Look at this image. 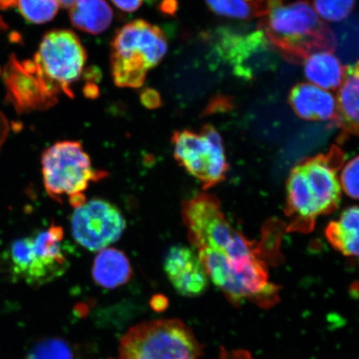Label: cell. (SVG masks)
Listing matches in <instances>:
<instances>
[{"mask_svg": "<svg viewBox=\"0 0 359 359\" xmlns=\"http://www.w3.org/2000/svg\"><path fill=\"white\" fill-rule=\"evenodd\" d=\"M358 65L347 67L346 75L337 98V118L344 136L358 133L359 79Z\"/></svg>", "mask_w": 359, "mask_h": 359, "instance_id": "obj_16", "label": "cell"}, {"mask_svg": "<svg viewBox=\"0 0 359 359\" xmlns=\"http://www.w3.org/2000/svg\"><path fill=\"white\" fill-rule=\"evenodd\" d=\"M358 157L352 159L345 165L341 174L340 185L344 191L351 198L358 199Z\"/></svg>", "mask_w": 359, "mask_h": 359, "instance_id": "obj_24", "label": "cell"}, {"mask_svg": "<svg viewBox=\"0 0 359 359\" xmlns=\"http://www.w3.org/2000/svg\"><path fill=\"white\" fill-rule=\"evenodd\" d=\"M290 104L300 118L312 121L336 120L337 103L327 90L302 83L292 88Z\"/></svg>", "mask_w": 359, "mask_h": 359, "instance_id": "obj_14", "label": "cell"}, {"mask_svg": "<svg viewBox=\"0 0 359 359\" xmlns=\"http://www.w3.org/2000/svg\"><path fill=\"white\" fill-rule=\"evenodd\" d=\"M177 7V0H164L161 4V11L164 13H173Z\"/></svg>", "mask_w": 359, "mask_h": 359, "instance_id": "obj_29", "label": "cell"}, {"mask_svg": "<svg viewBox=\"0 0 359 359\" xmlns=\"http://www.w3.org/2000/svg\"><path fill=\"white\" fill-rule=\"evenodd\" d=\"M168 39L158 27L144 20L129 22L111 43V73L116 86L140 88L147 71L163 60Z\"/></svg>", "mask_w": 359, "mask_h": 359, "instance_id": "obj_2", "label": "cell"}, {"mask_svg": "<svg viewBox=\"0 0 359 359\" xmlns=\"http://www.w3.org/2000/svg\"><path fill=\"white\" fill-rule=\"evenodd\" d=\"M219 359H254L250 353L245 350H234V351H228V350L222 348Z\"/></svg>", "mask_w": 359, "mask_h": 359, "instance_id": "obj_27", "label": "cell"}, {"mask_svg": "<svg viewBox=\"0 0 359 359\" xmlns=\"http://www.w3.org/2000/svg\"><path fill=\"white\" fill-rule=\"evenodd\" d=\"M16 6L26 20L37 25L51 21L60 8L57 0H16Z\"/></svg>", "mask_w": 359, "mask_h": 359, "instance_id": "obj_21", "label": "cell"}, {"mask_svg": "<svg viewBox=\"0 0 359 359\" xmlns=\"http://www.w3.org/2000/svg\"><path fill=\"white\" fill-rule=\"evenodd\" d=\"M7 84L8 98L20 114L46 110L57 102V94L34 74L29 61L20 66L13 60Z\"/></svg>", "mask_w": 359, "mask_h": 359, "instance_id": "obj_11", "label": "cell"}, {"mask_svg": "<svg viewBox=\"0 0 359 359\" xmlns=\"http://www.w3.org/2000/svg\"><path fill=\"white\" fill-rule=\"evenodd\" d=\"M86 60V50L77 35L71 30H53L44 35L31 65L51 91L73 97L70 86L80 78Z\"/></svg>", "mask_w": 359, "mask_h": 359, "instance_id": "obj_6", "label": "cell"}, {"mask_svg": "<svg viewBox=\"0 0 359 359\" xmlns=\"http://www.w3.org/2000/svg\"><path fill=\"white\" fill-rule=\"evenodd\" d=\"M344 160L343 152L334 147L327 154L318 155L299 163L316 201L318 215L330 214L338 208L342 187L337 172Z\"/></svg>", "mask_w": 359, "mask_h": 359, "instance_id": "obj_10", "label": "cell"}, {"mask_svg": "<svg viewBox=\"0 0 359 359\" xmlns=\"http://www.w3.org/2000/svg\"><path fill=\"white\" fill-rule=\"evenodd\" d=\"M8 133V121L0 111V148L2 147L4 142H6Z\"/></svg>", "mask_w": 359, "mask_h": 359, "instance_id": "obj_28", "label": "cell"}, {"mask_svg": "<svg viewBox=\"0 0 359 359\" xmlns=\"http://www.w3.org/2000/svg\"><path fill=\"white\" fill-rule=\"evenodd\" d=\"M69 8L72 25L91 34L104 32L114 19V12L106 0H76Z\"/></svg>", "mask_w": 359, "mask_h": 359, "instance_id": "obj_18", "label": "cell"}, {"mask_svg": "<svg viewBox=\"0 0 359 359\" xmlns=\"http://www.w3.org/2000/svg\"><path fill=\"white\" fill-rule=\"evenodd\" d=\"M213 13L231 19L249 20L262 17L266 12V4H257L248 0H205Z\"/></svg>", "mask_w": 359, "mask_h": 359, "instance_id": "obj_20", "label": "cell"}, {"mask_svg": "<svg viewBox=\"0 0 359 359\" xmlns=\"http://www.w3.org/2000/svg\"><path fill=\"white\" fill-rule=\"evenodd\" d=\"M133 275L129 259L123 251L114 248L100 250L94 260L93 280L106 289H115L127 284Z\"/></svg>", "mask_w": 359, "mask_h": 359, "instance_id": "obj_15", "label": "cell"}, {"mask_svg": "<svg viewBox=\"0 0 359 359\" xmlns=\"http://www.w3.org/2000/svg\"><path fill=\"white\" fill-rule=\"evenodd\" d=\"M174 156L188 173L201 180L205 188L212 187L226 177L228 165L221 136L212 126L201 134L180 131L172 137Z\"/></svg>", "mask_w": 359, "mask_h": 359, "instance_id": "obj_7", "label": "cell"}, {"mask_svg": "<svg viewBox=\"0 0 359 359\" xmlns=\"http://www.w3.org/2000/svg\"><path fill=\"white\" fill-rule=\"evenodd\" d=\"M266 7L259 30L286 61L303 64L313 53L335 50L333 30L308 1L283 6L281 0H268Z\"/></svg>", "mask_w": 359, "mask_h": 359, "instance_id": "obj_1", "label": "cell"}, {"mask_svg": "<svg viewBox=\"0 0 359 359\" xmlns=\"http://www.w3.org/2000/svg\"><path fill=\"white\" fill-rule=\"evenodd\" d=\"M41 163L48 194L58 201L67 196L74 208L87 201L83 192L89 184L107 175L93 168L91 159L79 142H56L44 151Z\"/></svg>", "mask_w": 359, "mask_h": 359, "instance_id": "obj_4", "label": "cell"}, {"mask_svg": "<svg viewBox=\"0 0 359 359\" xmlns=\"http://www.w3.org/2000/svg\"><path fill=\"white\" fill-rule=\"evenodd\" d=\"M111 2L120 10L132 13L140 8L143 0H111Z\"/></svg>", "mask_w": 359, "mask_h": 359, "instance_id": "obj_26", "label": "cell"}, {"mask_svg": "<svg viewBox=\"0 0 359 359\" xmlns=\"http://www.w3.org/2000/svg\"><path fill=\"white\" fill-rule=\"evenodd\" d=\"M27 359H74V355L65 341L52 339L36 345Z\"/></svg>", "mask_w": 359, "mask_h": 359, "instance_id": "obj_23", "label": "cell"}, {"mask_svg": "<svg viewBox=\"0 0 359 359\" xmlns=\"http://www.w3.org/2000/svg\"><path fill=\"white\" fill-rule=\"evenodd\" d=\"M125 218L111 202L93 199L74 210L72 232L76 241L90 251L107 248L118 241L126 229Z\"/></svg>", "mask_w": 359, "mask_h": 359, "instance_id": "obj_8", "label": "cell"}, {"mask_svg": "<svg viewBox=\"0 0 359 359\" xmlns=\"http://www.w3.org/2000/svg\"><path fill=\"white\" fill-rule=\"evenodd\" d=\"M1 24H2V21L0 20V27H2Z\"/></svg>", "mask_w": 359, "mask_h": 359, "instance_id": "obj_33", "label": "cell"}, {"mask_svg": "<svg viewBox=\"0 0 359 359\" xmlns=\"http://www.w3.org/2000/svg\"><path fill=\"white\" fill-rule=\"evenodd\" d=\"M85 95L89 98H95L100 94V89L93 83H88L83 89Z\"/></svg>", "mask_w": 359, "mask_h": 359, "instance_id": "obj_30", "label": "cell"}, {"mask_svg": "<svg viewBox=\"0 0 359 359\" xmlns=\"http://www.w3.org/2000/svg\"><path fill=\"white\" fill-rule=\"evenodd\" d=\"M314 10L323 19L330 22L343 21L355 6V0H313Z\"/></svg>", "mask_w": 359, "mask_h": 359, "instance_id": "obj_22", "label": "cell"}, {"mask_svg": "<svg viewBox=\"0 0 359 359\" xmlns=\"http://www.w3.org/2000/svg\"><path fill=\"white\" fill-rule=\"evenodd\" d=\"M100 71L96 69V67H90L84 74L85 79L92 81L93 83L94 80H98L100 79Z\"/></svg>", "mask_w": 359, "mask_h": 359, "instance_id": "obj_31", "label": "cell"}, {"mask_svg": "<svg viewBox=\"0 0 359 359\" xmlns=\"http://www.w3.org/2000/svg\"><path fill=\"white\" fill-rule=\"evenodd\" d=\"M164 269L174 289L186 297L205 293L208 276L196 255L188 247L173 246L164 260Z\"/></svg>", "mask_w": 359, "mask_h": 359, "instance_id": "obj_12", "label": "cell"}, {"mask_svg": "<svg viewBox=\"0 0 359 359\" xmlns=\"http://www.w3.org/2000/svg\"><path fill=\"white\" fill-rule=\"evenodd\" d=\"M326 236L332 245L346 257L358 255L359 212L358 206L344 210L339 221L331 222Z\"/></svg>", "mask_w": 359, "mask_h": 359, "instance_id": "obj_19", "label": "cell"}, {"mask_svg": "<svg viewBox=\"0 0 359 359\" xmlns=\"http://www.w3.org/2000/svg\"><path fill=\"white\" fill-rule=\"evenodd\" d=\"M287 192L286 212L291 219L289 231H311L318 213L308 180L299 164L292 170Z\"/></svg>", "mask_w": 359, "mask_h": 359, "instance_id": "obj_13", "label": "cell"}, {"mask_svg": "<svg viewBox=\"0 0 359 359\" xmlns=\"http://www.w3.org/2000/svg\"><path fill=\"white\" fill-rule=\"evenodd\" d=\"M141 102L147 109H155L161 104L160 94L154 89L146 88L141 94Z\"/></svg>", "mask_w": 359, "mask_h": 359, "instance_id": "obj_25", "label": "cell"}, {"mask_svg": "<svg viewBox=\"0 0 359 359\" xmlns=\"http://www.w3.org/2000/svg\"><path fill=\"white\" fill-rule=\"evenodd\" d=\"M333 52L313 53L304 61L305 77L312 84L325 90H335L343 83L347 67H344Z\"/></svg>", "mask_w": 359, "mask_h": 359, "instance_id": "obj_17", "label": "cell"}, {"mask_svg": "<svg viewBox=\"0 0 359 359\" xmlns=\"http://www.w3.org/2000/svg\"><path fill=\"white\" fill-rule=\"evenodd\" d=\"M184 222L191 244L197 249L212 248L224 251L234 231L224 218L218 200L200 194L182 206Z\"/></svg>", "mask_w": 359, "mask_h": 359, "instance_id": "obj_9", "label": "cell"}, {"mask_svg": "<svg viewBox=\"0 0 359 359\" xmlns=\"http://www.w3.org/2000/svg\"><path fill=\"white\" fill-rule=\"evenodd\" d=\"M203 347L192 330L179 320L142 323L120 343V359H198Z\"/></svg>", "mask_w": 359, "mask_h": 359, "instance_id": "obj_5", "label": "cell"}, {"mask_svg": "<svg viewBox=\"0 0 359 359\" xmlns=\"http://www.w3.org/2000/svg\"><path fill=\"white\" fill-rule=\"evenodd\" d=\"M64 241V230L53 223L46 230L13 241L4 254L11 275L30 285L57 279L69 266Z\"/></svg>", "mask_w": 359, "mask_h": 359, "instance_id": "obj_3", "label": "cell"}, {"mask_svg": "<svg viewBox=\"0 0 359 359\" xmlns=\"http://www.w3.org/2000/svg\"><path fill=\"white\" fill-rule=\"evenodd\" d=\"M248 1L257 4H266L268 0H248Z\"/></svg>", "mask_w": 359, "mask_h": 359, "instance_id": "obj_32", "label": "cell"}]
</instances>
